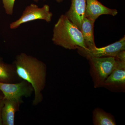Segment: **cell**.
I'll return each instance as SVG.
<instances>
[{
	"label": "cell",
	"mask_w": 125,
	"mask_h": 125,
	"mask_svg": "<svg viewBox=\"0 0 125 125\" xmlns=\"http://www.w3.org/2000/svg\"><path fill=\"white\" fill-rule=\"evenodd\" d=\"M13 64L19 78L32 85L34 93L32 105H38L43 99L42 92L45 88L46 81V64L32 56L21 53L16 57Z\"/></svg>",
	"instance_id": "1"
},
{
	"label": "cell",
	"mask_w": 125,
	"mask_h": 125,
	"mask_svg": "<svg viewBox=\"0 0 125 125\" xmlns=\"http://www.w3.org/2000/svg\"><path fill=\"white\" fill-rule=\"evenodd\" d=\"M53 32L52 40L55 45L70 50L78 47L87 49L81 31L65 15L61 16Z\"/></svg>",
	"instance_id": "2"
},
{
	"label": "cell",
	"mask_w": 125,
	"mask_h": 125,
	"mask_svg": "<svg viewBox=\"0 0 125 125\" xmlns=\"http://www.w3.org/2000/svg\"><path fill=\"white\" fill-rule=\"evenodd\" d=\"M90 74L95 88L103 87L106 79L115 69L116 61L112 57H92L89 59Z\"/></svg>",
	"instance_id": "3"
},
{
	"label": "cell",
	"mask_w": 125,
	"mask_h": 125,
	"mask_svg": "<svg viewBox=\"0 0 125 125\" xmlns=\"http://www.w3.org/2000/svg\"><path fill=\"white\" fill-rule=\"evenodd\" d=\"M52 16L48 5H44L40 8L37 5L31 4L25 8L19 19L10 24V28L16 29L22 24L37 20H42L49 23L51 21Z\"/></svg>",
	"instance_id": "4"
},
{
	"label": "cell",
	"mask_w": 125,
	"mask_h": 125,
	"mask_svg": "<svg viewBox=\"0 0 125 125\" xmlns=\"http://www.w3.org/2000/svg\"><path fill=\"white\" fill-rule=\"evenodd\" d=\"M0 91L3 94L4 99H15L21 104L23 103V97H29L34 92L31 84L23 80L15 83L0 82Z\"/></svg>",
	"instance_id": "5"
},
{
	"label": "cell",
	"mask_w": 125,
	"mask_h": 125,
	"mask_svg": "<svg viewBox=\"0 0 125 125\" xmlns=\"http://www.w3.org/2000/svg\"><path fill=\"white\" fill-rule=\"evenodd\" d=\"M78 53L87 60L92 57H115L118 52L125 49V36L119 41L106 46L97 48L91 50L78 47Z\"/></svg>",
	"instance_id": "6"
},
{
	"label": "cell",
	"mask_w": 125,
	"mask_h": 125,
	"mask_svg": "<svg viewBox=\"0 0 125 125\" xmlns=\"http://www.w3.org/2000/svg\"><path fill=\"white\" fill-rule=\"evenodd\" d=\"M115 60V69L106 79L103 87L111 92L124 93L125 91V61Z\"/></svg>",
	"instance_id": "7"
},
{
	"label": "cell",
	"mask_w": 125,
	"mask_h": 125,
	"mask_svg": "<svg viewBox=\"0 0 125 125\" xmlns=\"http://www.w3.org/2000/svg\"><path fill=\"white\" fill-rule=\"evenodd\" d=\"M118 13L116 9H109L104 6L97 0H86L85 18L95 21L103 15L115 16Z\"/></svg>",
	"instance_id": "8"
},
{
	"label": "cell",
	"mask_w": 125,
	"mask_h": 125,
	"mask_svg": "<svg viewBox=\"0 0 125 125\" xmlns=\"http://www.w3.org/2000/svg\"><path fill=\"white\" fill-rule=\"evenodd\" d=\"M86 6V0H72L70 8L65 14L80 30L85 17Z\"/></svg>",
	"instance_id": "9"
},
{
	"label": "cell",
	"mask_w": 125,
	"mask_h": 125,
	"mask_svg": "<svg viewBox=\"0 0 125 125\" xmlns=\"http://www.w3.org/2000/svg\"><path fill=\"white\" fill-rule=\"evenodd\" d=\"M21 104L13 99H4L1 112L2 125H15V117Z\"/></svg>",
	"instance_id": "10"
},
{
	"label": "cell",
	"mask_w": 125,
	"mask_h": 125,
	"mask_svg": "<svg viewBox=\"0 0 125 125\" xmlns=\"http://www.w3.org/2000/svg\"><path fill=\"white\" fill-rule=\"evenodd\" d=\"M95 21L84 17L81 24L82 33L87 49L91 50L96 48L94 37V24Z\"/></svg>",
	"instance_id": "11"
},
{
	"label": "cell",
	"mask_w": 125,
	"mask_h": 125,
	"mask_svg": "<svg viewBox=\"0 0 125 125\" xmlns=\"http://www.w3.org/2000/svg\"><path fill=\"white\" fill-rule=\"evenodd\" d=\"M20 80L21 79L16 73L13 64H6L0 61V82L15 83Z\"/></svg>",
	"instance_id": "12"
},
{
	"label": "cell",
	"mask_w": 125,
	"mask_h": 125,
	"mask_svg": "<svg viewBox=\"0 0 125 125\" xmlns=\"http://www.w3.org/2000/svg\"><path fill=\"white\" fill-rule=\"evenodd\" d=\"M93 123L94 125H116L114 117L101 108H97L93 112Z\"/></svg>",
	"instance_id": "13"
},
{
	"label": "cell",
	"mask_w": 125,
	"mask_h": 125,
	"mask_svg": "<svg viewBox=\"0 0 125 125\" xmlns=\"http://www.w3.org/2000/svg\"><path fill=\"white\" fill-rule=\"evenodd\" d=\"M5 11L7 14L12 15L15 0H1Z\"/></svg>",
	"instance_id": "14"
},
{
	"label": "cell",
	"mask_w": 125,
	"mask_h": 125,
	"mask_svg": "<svg viewBox=\"0 0 125 125\" xmlns=\"http://www.w3.org/2000/svg\"><path fill=\"white\" fill-rule=\"evenodd\" d=\"M115 59L117 60L125 61V51H122L118 52L115 57Z\"/></svg>",
	"instance_id": "15"
},
{
	"label": "cell",
	"mask_w": 125,
	"mask_h": 125,
	"mask_svg": "<svg viewBox=\"0 0 125 125\" xmlns=\"http://www.w3.org/2000/svg\"><path fill=\"white\" fill-rule=\"evenodd\" d=\"M4 96H0V125H2V118H1V112L4 104Z\"/></svg>",
	"instance_id": "16"
},
{
	"label": "cell",
	"mask_w": 125,
	"mask_h": 125,
	"mask_svg": "<svg viewBox=\"0 0 125 125\" xmlns=\"http://www.w3.org/2000/svg\"><path fill=\"white\" fill-rule=\"evenodd\" d=\"M57 2H62L63 1V0H56ZM34 1H36V2H37V1H38V0H34Z\"/></svg>",
	"instance_id": "17"
},
{
	"label": "cell",
	"mask_w": 125,
	"mask_h": 125,
	"mask_svg": "<svg viewBox=\"0 0 125 125\" xmlns=\"http://www.w3.org/2000/svg\"><path fill=\"white\" fill-rule=\"evenodd\" d=\"M2 61V59H1V58L0 57V61Z\"/></svg>",
	"instance_id": "18"
},
{
	"label": "cell",
	"mask_w": 125,
	"mask_h": 125,
	"mask_svg": "<svg viewBox=\"0 0 125 125\" xmlns=\"http://www.w3.org/2000/svg\"><path fill=\"white\" fill-rule=\"evenodd\" d=\"M0 92H1V91H0Z\"/></svg>",
	"instance_id": "19"
}]
</instances>
